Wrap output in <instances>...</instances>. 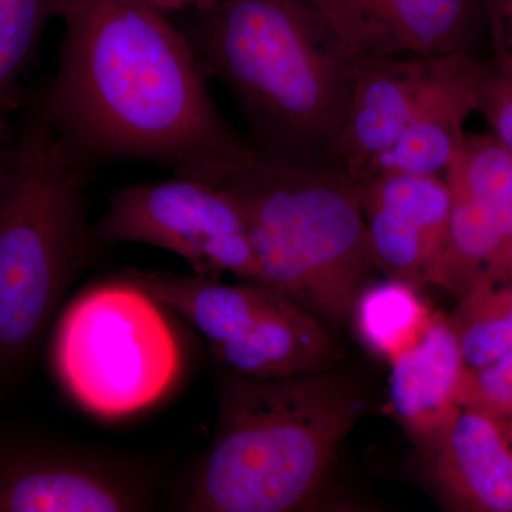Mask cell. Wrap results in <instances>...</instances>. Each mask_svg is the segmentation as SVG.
<instances>
[{
    "label": "cell",
    "mask_w": 512,
    "mask_h": 512,
    "mask_svg": "<svg viewBox=\"0 0 512 512\" xmlns=\"http://www.w3.org/2000/svg\"><path fill=\"white\" fill-rule=\"evenodd\" d=\"M156 299L167 312L177 313L208 340L220 343L242 332L279 292L244 282L225 284L217 276L175 274L126 268L119 274Z\"/></svg>",
    "instance_id": "cell-15"
},
{
    "label": "cell",
    "mask_w": 512,
    "mask_h": 512,
    "mask_svg": "<svg viewBox=\"0 0 512 512\" xmlns=\"http://www.w3.org/2000/svg\"><path fill=\"white\" fill-rule=\"evenodd\" d=\"M60 8L62 0H0V141L12 130L10 117L19 103L20 82Z\"/></svg>",
    "instance_id": "cell-18"
},
{
    "label": "cell",
    "mask_w": 512,
    "mask_h": 512,
    "mask_svg": "<svg viewBox=\"0 0 512 512\" xmlns=\"http://www.w3.org/2000/svg\"><path fill=\"white\" fill-rule=\"evenodd\" d=\"M466 123L458 117H441L414 124L352 181L375 174L446 177L466 137Z\"/></svg>",
    "instance_id": "cell-20"
},
{
    "label": "cell",
    "mask_w": 512,
    "mask_h": 512,
    "mask_svg": "<svg viewBox=\"0 0 512 512\" xmlns=\"http://www.w3.org/2000/svg\"><path fill=\"white\" fill-rule=\"evenodd\" d=\"M352 318L363 345L392 363L426 333L434 315L419 288L387 278L360 292Z\"/></svg>",
    "instance_id": "cell-16"
},
{
    "label": "cell",
    "mask_w": 512,
    "mask_h": 512,
    "mask_svg": "<svg viewBox=\"0 0 512 512\" xmlns=\"http://www.w3.org/2000/svg\"><path fill=\"white\" fill-rule=\"evenodd\" d=\"M90 177L30 103L0 147V399L107 249L90 220Z\"/></svg>",
    "instance_id": "cell-4"
},
{
    "label": "cell",
    "mask_w": 512,
    "mask_h": 512,
    "mask_svg": "<svg viewBox=\"0 0 512 512\" xmlns=\"http://www.w3.org/2000/svg\"><path fill=\"white\" fill-rule=\"evenodd\" d=\"M138 2L157 10V12L164 13V15L171 16L188 12V10L210 8V6L218 5L225 0H138Z\"/></svg>",
    "instance_id": "cell-24"
},
{
    "label": "cell",
    "mask_w": 512,
    "mask_h": 512,
    "mask_svg": "<svg viewBox=\"0 0 512 512\" xmlns=\"http://www.w3.org/2000/svg\"><path fill=\"white\" fill-rule=\"evenodd\" d=\"M96 228L107 248L164 249L195 274H228L259 284L258 259L237 202L220 185L200 178L174 174L120 188L110 195Z\"/></svg>",
    "instance_id": "cell-7"
},
{
    "label": "cell",
    "mask_w": 512,
    "mask_h": 512,
    "mask_svg": "<svg viewBox=\"0 0 512 512\" xmlns=\"http://www.w3.org/2000/svg\"><path fill=\"white\" fill-rule=\"evenodd\" d=\"M167 309L117 275L77 295L57 318L53 369L86 412L117 419L158 402L180 375Z\"/></svg>",
    "instance_id": "cell-6"
},
{
    "label": "cell",
    "mask_w": 512,
    "mask_h": 512,
    "mask_svg": "<svg viewBox=\"0 0 512 512\" xmlns=\"http://www.w3.org/2000/svg\"><path fill=\"white\" fill-rule=\"evenodd\" d=\"M390 365V409L410 437L429 448L460 409L467 369L450 320L434 316L426 333Z\"/></svg>",
    "instance_id": "cell-14"
},
{
    "label": "cell",
    "mask_w": 512,
    "mask_h": 512,
    "mask_svg": "<svg viewBox=\"0 0 512 512\" xmlns=\"http://www.w3.org/2000/svg\"><path fill=\"white\" fill-rule=\"evenodd\" d=\"M366 407L359 386L329 369L281 379L224 370L214 436L178 507L188 512L308 508Z\"/></svg>",
    "instance_id": "cell-3"
},
{
    "label": "cell",
    "mask_w": 512,
    "mask_h": 512,
    "mask_svg": "<svg viewBox=\"0 0 512 512\" xmlns=\"http://www.w3.org/2000/svg\"><path fill=\"white\" fill-rule=\"evenodd\" d=\"M59 19L56 72L30 103L84 171L134 161L217 183L254 156L170 16L138 0H62Z\"/></svg>",
    "instance_id": "cell-1"
},
{
    "label": "cell",
    "mask_w": 512,
    "mask_h": 512,
    "mask_svg": "<svg viewBox=\"0 0 512 512\" xmlns=\"http://www.w3.org/2000/svg\"><path fill=\"white\" fill-rule=\"evenodd\" d=\"M357 64L473 52L485 0H306Z\"/></svg>",
    "instance_id": "cell-10"
},
{
    "label": "cell",
    "mask_w": 512,
    "mask_h": 512,
    "mask_svg": "<svg viewBox=\"0 0 512 512\" xmlns=\"http://www.w3.org/2000/svg\"><path fill=\"white\" fill-rule=\"evenodd\" d=\"M212 184L244 215L259 285L328 322L352 316L377 268L359 192L345 171L289 167L256 151Z\"/></svg>",
    "instance_id": "cell-5"
},
{
    "label": "cell",
    "mask_w": 512,
    "mask_h": 512,
    "mask_svg": "<svg viewBox=\"0 0 512 512\" xmlns=\"http://www.w3.org/2000/svg\"><path fill=\"white\" fill-rule=\"evenodd\" d=\"M224 370L256 379H281L328 370L340 353L322 320L278 293L251 323L210 345Z\"/></svg>",
    "instance_id": "cell-13"
},
{
    "label": "cell",
    "mask_w": 512,
    "mask_h": 512,
    "mask_svg": "<svg viewBox=\"0 0 512 512\" xmlns=\"http://www.w3.org/2000/svg\"><path fill=\"white\" fill-rule=\"evenodd\" d=\"M477 113L484 117L491 133L512 153V79L485 64Z\"/></svg>",
    "instance_id": "cell-22"
},
{
    "label": "cell",
    "mask_w": 512,
    "mask_h": 512,
    "mask_svg": "<svg viewBox=\"0 0 512 512\" xmlns=\"http://www.w3.org/2000/svg\"><path fill=\"white\" fill-rule=\"evenodd\" d=\"M485 29L493 47L488 63L512 79V0H485Z\"/></svg>",
    "instance_id": "cell-23"
},
{
    "label": "cell",
    "mask_w": 512,
    "mask_h": 512,
    "mask_svg": "<svg viewBox=\"0 0 512 512\" xmlns=\"http://www.w3.org/2000/svg\"><path fill=\"white\" fill-rule=\"evenodd\" d=\"M353 183L377 271L419 289L437 286L450 227L446 178L375 174Z\"/></svg>",
    "instance_id": "cell-11"
},
{
    "label": "cell",
    "mask_w": 512,
    "mask_h": 512,
    "mask_svg": "<svg viewBox=\"0 0 512 512\" xmlns=\"http://www.w3.org/2000/svg\"><path fill=\"white\" fill-rule=\"evenodd\" d=\"M157 481L134 461L25 433H0V512H140Z\"/></svg>",
    "instance_id": "cell-9"
},
{
    "label": "cell",
    "mask_w": 512,
    "mask_h": 512,
    "mask_svg": "<svg viewBox=\"0 0 512 512\" xmlns=\"http://www.w3.org/2000/svg\"><path fill=\"white\" fill-rule=\"evenodd\" d=\"M170 18L237 104L262 157L338 168L357 66L306 0H225Z\"/></svg>",
    "instance_id": "cell-2"
},
{
    "label": "cell",
    "mask_w": 512,
    "mask_h": 512,
    "mask_svg": "<svg viewBox=\"0 0 512 512\" xmlns=\"http://www.w3.org/2000/svg\"><path fill=\"white\" fill-rule=\"evenodd\" d=\"M458 402L494 417L512 437V350L490 365L466 369Z\"/></svg>",
    "instance_id": "cell-21"
},
{
    "label": "cell",
    "mask_w": 512,
    "mask_h": 512,
    "mask_svg": "<svg viewBox=\"0 0 512 512\" xmlns=\"http://www.w3.org/2000/svg\"><path fill=\"white\" fill-rule=\"evenodd\" d=\"M485 64L473 52L357 64L336 167L353 180L414 124L441 117L470 119L477 113Z\"/></svg>",
    "instance_id": "cell-8"
},
{
    "label": "cell",
    "mask_w": 512,
    "mask_h": 512,
    "mask_svg": "<svg viewBox=\"0 0 512 512\" xmlns=\"http://www.w3.org/2000/svg\"><path fill=\"white\" fill-rule=\"evenodd\" d=\"M446 178L467 192L512 249V153L493 134L467 131Z\"/></svg>",
    "instance_id": "cell-17"
},
{
    "label": "cell",
    "mask_w": 512,
    "mask_h": 512,
    "mask_svg": "<svg viewBox=\"0 0 512 512\" xmlns=\"http://www.w3.org/2000/svg\"><path fill=\"white\" fill-rule=\"evenodd\" d=\"M6 138H8V137H6ZM6 138H5V140H6ZM5 140H3V141H5ZM3 141H0V147H2Z\"/></svg>",
    "instance_id": "cell-25"
},
{
    "label": "cell",
    "mask_w": 512,
    "mask_h": 512,
    "mask_svg": "<svg viewBox=\"0 0 512 512\" xmlns=\"http://www.w3.org/2000/svg\"><path fill=\"white\" fill-rule=\"evenodd\" d=\"M429 450L431 476L451 507L512 512V437L500 421L460 406Z\"/></svg>",
    "instance_id": "cell-12"
},
{
    "label": "cell",
    "mask_w": 512,
    "mask_h": 512,
    "mask_svg": "<svg viewBox=\"0 0 512 512\" xmlns=\"http://www.w3.org/2000/svg\"><path fill=\"white\" fill-rule=\"evenodd\" d=\"M448 318L467 369H480L512 350V278L485 282L460 296Z\"/></svg>",
    "instance_id": "cell-19"
}]
</instances>
